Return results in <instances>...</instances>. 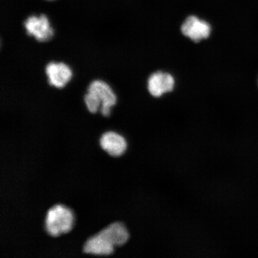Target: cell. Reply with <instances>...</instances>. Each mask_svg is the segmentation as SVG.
Instances as JSON below:
<instances>
[{"instance_id": "6da1fadb", "label": "cell", "mask_w": 258, "mask_h": 258, "mask_svg": "<svg viewBox=\"0 0 258 258\" xmlns=\"http://www.w3.org/2000/svg\"><path fill=\"white\" fill-rule=\"evenodd\" d=\"M74 222L72 210L62 205H56L47 211L45 229L48 235L56 237L72 230Z\"/></svg>"}, {"instance_id": "7a4b0ae2", "label": "cell", "mask_w": 258, "mask_h": 258, "mask_svg": "<svg viewBox=\"0 0 258 258\" xmlns=\"http://www.w3.org/2000/svg\"><path fill=\"white\" fill-rule=\"evenodd\" d=\"M27 33L39 42H47L53 38L54 31L46 15L31 16L24 22Z\"/></svg>"}, {"instance_id": "3957f363", "label": "cell", "mask_w": 258, "mask_h": 258, "mask_svg": "<svg viewBox=\"0 0 258 258\" xmlns=\"http://www.w3.org/2000/svg\"><path fill=\"white\" fill-rule=\"evenodd\" d=\"M88 92L94 93L98 97L102 102L100 111L104 117H109L111 114V108L117 101V96L111 87L104 81L97 80L90 84Z\"/></svg>"}, {"instance_id": "277c9868", "label": "cell", "mask_w": 258, "mask_h": 258, "mask_svg": "<svg viewBox=\"0 0 258 258\" xmlns=\"http://www.w3.org/2000/svg\"><path fill=\"white\" fill-rule=\"evenodd\" d=\"M45 72L48 83L57 89L64 88L73 77L72 70L63 62H50L47 64Z\"/></svg>"}, {"instance_id": "5b68a950", "label": "cell", "mask_w": 258, "mask_h": 258, "mask_svg": "<svg viewBox=\"0 0 258 258\" xmlns=\"http://www.w3.org/2000/svg\"><path fill=\"white\" fill-rule=\"evenodd\" d=\"M181 31L185 36L194 41L199 42L209 37L211 27L208 22L195 16H191L183 22Z\"/></svg>"}, {"instance_id": "8992f818", "label": "cell", "mask_w": 258, "mask_h": 258, "mask_svg": "<svg viewBox=\"0 0 258 258\" xmlns=\"http://www.w3.org/2000/svg\"><path fill=\"white\" fill-rule=\"evenodd\" d=\"M100 145L112 157H118L125 152L127 143L122 135L115 132H106L100 138Z\"/></svg>"}, {"instance_id": "52a82bcc", "label": "cell", "mask_w": 258, "mask_h": 258, "mask_svg": "<svg viewBox=\"0 0 258 258\" xmlns=\"http://www.w3.org/2000/svg\"><path fill=\"white\" fill-rule=\"evenodd\" d=\"M115 246L100 232L87 240L84 252L99 256H108L114 253Z\"/></svg>"}, {"instance_id": "ba28073f", "label": "cell", "mask_w": 258, "mask_h": 258, "mask_svg": "<svg viewBox=\"0 0 258 258\" xmlns=\"http://www.w3.org/2000/svg\"><path fill=\"white\" fill-rule=\"evenodd\" d=\"M175 85V80L170 74L157 72L148 79V89L150 94L154 97H160L164 93L172 91Z\"/></svg>"}, {"instance_id": "9c48e42d", "label": "cell", "mask_w": 258, "mask_h": 258, "mask_svg": "<svg viewBox=\"0 0 258 258\" xmlns=\"http://www.w3.org/2000/svg\"><path fill=\"white\" fill-rule=\"evenodd\" d=\"M102 234L115 246H121L129 239L128 231L125 225L120 222H116L107 226L100 231Z\"/></svg>"}, {"instance_id": "30bf717a", "label": "cell", "mask_w": 258, "mask_h": 258, "mask_svg": "<svg viewBox=\"0 0 258 258\" xmlns=\"http://www.w3.org/2000/svg\"><path fill=\"white\" fill-rule=\"evenodd\" d=\"M84 101L90 112L94 114L101 109L102 105L101 100L94 93L88 92L84 98Z\"/></svg>"}]
</instances>
